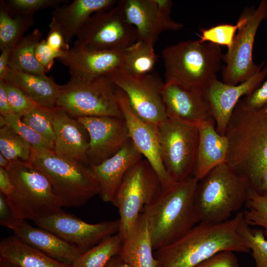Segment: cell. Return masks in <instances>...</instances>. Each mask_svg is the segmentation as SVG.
<instances>
[{"instance_id":"1","label":"cell","mask_w":267,"mask_h":267,"mask_svg":"<svg viewBox=\"0 0 267 267\" xmlns=\"http://www.w3.org/2000/svg\"><path fill=\"white\" fill-rule=\"evenodd\" d=\"M243 212L219 223L199 222L174 242L154 251L157 267H194L224 251L250 253L240 230Z\"/></svg>"},{"instance_id":"2","label":"cell","mask_w":267,"mask_h":267,"mask_svg":"<svg viewBox=\"0 0 267 267\" xmlns=\"http://www.w3.org/2000/svg\"><path fill=\"white\" fill-rule=\"evenodd\" d=\"M225 135L229 143L225 163L253 189L267 168V104L254 110L236 106Z\"/></svg>"},{"instance_id":"3","label":"cell","mask_w":267,"mask_h":267,"mask_svg":"<svg viewBox=\"0 0 267 267\" xmlns=\"http://www.w3.org/2000/svg\"><path fill=\"white\" fill-rule=\"evenodd\" d=\"M194 176L163 190L141 213L147 220L154 251L177 240L200 222L194 197Z\"/></svg>"},{"instance_id":"4","label":"cell","mask_w":267,"mask_h":267,"mask_svg":"<svg viewBox=\"0 0 267 267\" xmlns=\"http://www.w3.org/2000/svg\"><path fill=\"white\" fill-rule=\"evenodd\" d=\"M248 180L226 163L214 168L197 183L194 201L200 222L219 223L245 205Z\"/></svg>"},{"instance_id":"5","label":"cell","mask_w":267,"mask_h":267,"mask_svg":"<svg viewBox=\"0 0 267 267\" xmlns=\"http://www.w3.org/2000/svg\"><path fill=\"white\" fill-rule=\"evenodd\" d=\"M222 54L220 46L199 40H188L169 45L162 55L165 83L205 91L217 78Z\"/></svg>"},{"instance_id":"6","label":"cell","mask_w":267,"mask_h":267,"mask_svg":"<svg viewBox=\"0 0 267 267\" xmlns=\"http://www.w3.org/2000/svg\"><path fill=\"white\" fill-rule=\"evenodd\" d=\"M50 181L62 207H79L100 192L89 166L56 153L32 147L28 161Z\"/></svg>"},{"instance_id":"7","label":"cell","mask_w":267,"mask_h":267,"mask_svg":"<svg viewBox=\"0 0 267 267\" xmlns=\"http://www.w3.org/2000/svg\"><path fill=\"white\" fill-rule=\"evenodd\" d=\"M14 190L6 197L14 216L36 222L63 210L47 177L29 162H11L6 169Z\"/></svg>"},{"instance_id":"8","label":"cell","mask_w":267,"mask_h":267,"mask_svg":"<svg viewBox=\"0 0 267 267\" xmlns=\"http://www.w3.org/2000/svg\"><path fill=\"white\" fill-rule=\"evenodd\" d=\"M162 190L158 175L146 159H140L127 172L111 202L119 210L118 233L123 241L143 208L151 204Z\"/></svg>"},{"instance_id":"9","label":"cell","mask_w":267,"mask_h":267,"mask_svg":"<svg viewBox=\"0 0 267 267\" xmlns=\"http://www.w3.org/2000/svg\"><path fill=\"white\" fill-rule=\"evenodd\" d=\"M117 87L108 78L93 79L70 78L60 85L57 107L75 118L91 116L123 118Z\"/></svg>"},{"instance_id":"10","label":"cell","mask_w":267,"mask_h":267,"mask_svg":"<svg viewBox=\"0 0 267 267\" xmlns=\"http://www.w3.org/2000/svg\"><path fill=\"white\" fill-rule=\"evenodd\" d=\"M162 161L175 182L193 176L198 143V126L168 118L157 127Z\"/></svg>"},{"instance_id":"11","label":"cell","mask_w":267,"mask_h":267,"mask_svg":"<svg viewBox=\"0 0 267 267\" xmlns=\"http://www.w3.org/2000/svg\"><path fill=\"white\" fill-rule=\"evenodd\" d=\"M76 38L74 45L97 50H123L138 40L135 28L126 18L123 0L91 15Z\"/></svg>"},{"instance_id":"12","label":"cell","mask_w":267,"mask_h":267,"mask_svg":"<svg viewBox=\"0 0 267 267\" xmlns=\"http://www.w3.org/2000/svg\"><path fill=\"white\" fill-rule=\"evenodd\" d=\"M109 79L125 93L132 109L143 120L158 127L168 119L162 96L164 82L157 75L134 76L121 69Z\"/></svg>"},{"instance_id":"13","label":"cell","mask_w":267,"mask_h":267,"mask_svg":"<svg viewBox=\"0 0 267 267\" xmlns=\"http://www.w3.org/2000/svg\"><path fill=\"white\" fill-rule=\"evenodd\" d=\"M267 18V0H262L254 9L248 21L238 29L231 48L222 55L225 63L222 82L236 85L259 72L265 62L256 64L253 59L254 44L258 29Z\"/></svg>"},{"instance_id":"14","label":"cell","mask_w":267,"mask_h":267,"mask_svg":"<svg viewBox=\"0 0 267 267\" xmlns=\"http://www.w3.org/2000/svg\"><path fill=\"white\" fill-rule=\"evenodd\" d=\"M35 223L76 246L82 253L118 233L120 228L119 219L89 223L63 211Z\"/></svg>"},{"instance_id":"15","label":"cell","mask_w":267,"mask_h":267,"mask_svg":"<svg viewBox=\"0 0 267 267\" xmlns=\"http://www.w3.org/2000/svg\"><path fill=\"white\" fill-rule=\"evenodd\" d=\"M117 97L130 139L158 175L163 190L172 187L175 182L163 165L160 152L157 127L139 118L132 109L125 93L117 87Z\"/></svg>"},{"instance_id":"16","label":"cell","mask_w":267,"mask_h":267,"mask_svg":"<svg viewBox=\"0 0 267 267\" xmlns=\"http://www.w3.org/2000/svg\"><path fill=\"white\" fill-rule=\"evenodd\" d=\"M76 119L84 125L89 134L87 153L89 166L99 165L112 157L130 139L123 118L91 116Z\"/></svg>"},{"instance_id":"17","label":"cell","mask_w":267,"mask_h":267,"mask_svg":"<svg viewBox=\"0 0 267 267\" xmlns=\"http://www.w3.org/2000/svg\"><path fill=\"white\" fill-rule=\"evenodd\" d=\"M267 77V64L258 73L236 85L227 84L217 78L204 91L218 133L225 135L232 113L239 100L258 89Z\"/></svg>"},{"instance_id":"18","label":"cell","mask_w":267,"mask_h":267,"mask_svg":"<svg viewBox=\"0 0 267 267\" xmlns=\"http://www.w3.org/2000/svg\"><path fill=\"white\" fill-rule=\"evenodd\" d=\"M123 50H97L74 45L58 60L68 68L71 78H109L122 69Z\"/></svg>"},{"instance_id":"19","label":"cell","mask_w":267,"mask_h":267,"mask_svg":"<svg viewBox=\"0 0 267 267\" xmlns=\"http://www.w3.org/2000/svg\"><path fill=\"white\" fill-rule=\"evenodd\" d=\"M162 96L168 118L199 126L214 120L204 91L165 83Z\"/></svg>"},{"instance_id":"20","label":"cell","mask_w":267,"mask_h":267,"mask_svg":"<svg viewBox=\"0 0 267 267\" xmlns=\"http://www.w3.org/2000/svg\"><path fill=\"white\" fill-rule=\"evenodd\" d=\"M53 125L54 152L89 166L87 153L89 136L84 125L58 107L54 109Z\"/></svg>"},{"instance_id":"21","label":"cell","mask_w":267,"mask_h":267,"mask_svg":"<svg viewBox=\"0 0 267 267\" xmlns=\"http://www.w3.org/2000/svg\"><path fill=\"white\" fill-rule=\"evenodd\" d=\"M142 157L130 139L122 149L112 157L99 165L89 166L99 183V194L103 201L112 202L127 172Z\"/></svg>"},{"instance_id":"22","label":"cell","mask_w":267,"mask_h":267,"mask_svg":"<svg viewBox=\"0 0 267 267\" xmlns=\"http://www.w3.org/2000/svg\"><path fill=\"white\" fill-rule=\"evenodd\" d=\"M11 229L25 242L61 262L71 265L82 254L76 246L50 231L32 226L26 220L19 219Z\"/></svg>"},{"instance_id":"23","label":"cell","mask_w":267,"mask_h":267,"mask_svg":"<svg viewBox=\"0 0 267 267\" xmlns=\"http://www.w3.org/2000/svg\"><path fill=\"white\" fill-rule=\"evenodd\" d=\"M198 131V143L193 176L199 180L214 168L225 162L229 143L225 135L218 133L214 120L200 124Z\"/></svg>"},{"instance_id":"24","label":"cell","mask_w":267,"mask_h":267,"mask_svg":"<svg viewBox=\"0 0 267 267\" xmlns=\"http://www.w3.org/2000/svg\"><path fill=\"white\" fill-rule=\"evenodd\" d=\"M115 0H75L55 8L51 21L59 27L66 42L69 44L94 13L112 8Z\"/></svg>"},{"instance_id":"25","label":"cell","mask_w":267,"mask_h":267,"mask_svg":"<svg viewBox=\"0 0 267 267\" xmlns=\"http://www.w3.org/2000/svg\"><path fill=\"white\" fill-rule=\"evenodd\" d=\"M118 255L130 267H157L147 220L142 213L123 241Z\"/></svg>"},{"instance_id":"26","label":"cell","mask_w":267,"mask_h":267,"mask_svg":"<svg viewBox=\"0 0 267 267\" xmlns=\"http://www.w3.org/2000/svg\"><path fill=\"white\" fill-rule=\"evenodd\" d=\"M3 80L17 86L39 106L48 108L57 107L60 85L51 77L29 74L9 67Z\"/></svg>"},{"instance_id":"27","label":"cell","mask_w":267,"mask_h":267,"mask_svg":"<svg viewBox=\"0 0 267 267\" xmlns=\"http://www.w3.org/2000/svg\"><path fill=\"white\" fill-rule=\"evenodd\" d=\"M127 21L136 29L138 40L154 45L163 32L155 0H123Z\"/></svg>"},{"instance_id":"28","label":"cell","mask_w":267,"mask_h":267,"mask_svg":"<svg viewBox=\"0 0 267 267\" xmlns=\"http://www.w3.org/2000/svg\"><path fill=\"white\" fill-rule=\"evenodd\" d=\"M0 260L21 267H71V265L58 261L27 244L15 234L1 240Z\"/></svg>"},{"instance_id":"29","label":"cell","mask_w":267,"mask_h":267,"mask_svg":"<svg viewBox=\"0 0 267 267\" xmlns=\"http://www.w3.org/2000/svg\"><path fill=\"white\" fill-rule=\"evenodd\" d=\"M42 38L43 34L38 28L25 36L12 49L9 67L29 74L45 75L46 73L37 60L35 53L36 47Z\"/></svg>"},{"instance_id":"30","label":"cell","mask_w":267,"mask_h":267,"mask_svg":"<svg viewBox=\"0 0 267 267\" xmlns=\"http://www.w3.org/2000/svg\"><path fill=\"white\" fill-rule=\"evenodd\" d=\"M154 45L138 40L124 49L121 70L134 76L151 73L158 59Z\"/></svg>"},{"instance_id":"31","label":"cell","mask_w":267,"mask_h":267,"mask_svg":"<svg viewBox=\"0 0 267 267\" xmlns=\"http://www.w3.org/2000/svg\"><path fill=\"white\" fill-rule=\"evenodd\" d=\"M35 23L34 15L12 17L2 0L0 2V49L12 50Z\"/></svg>"},{"instance_id":"32","label":"cell","mask_w":267,"mask_h":267,"mask_svg":"<svg viewBox=\"0 0 267 267\" xmlns=\"http://www.w3.org/2000/svg\"><path fill=\"white\" fill-rule=\"evenodd\" d=\"M122 244L118 233L82 253L71 267H106L114 257L118 255Z\"/></svg>"},{"instance_id":"33","label":"cell","mask_w":267,"mask_h":267,"mask_svg":"<svg viewBox=\"0 0 267 267\" xmlns=\"http://www.w3.org/2000/svg\"><path fill=\"white\" fill-rule=\"evenodd\" d=\"M254 9V7L245 9L235 24H220L209 28H201L199 40L201 42L210 43L220 46H226L227 49H230L237 31L248 21Z\"/></svg>"},{"instance_id":"34","label":"cell","mask_w":267,"mask_h":267,"mask_svg":"<svg viewBox=\"0 0 267 267\" xmlns=\"http://www.w3.org/2000/svg\"><path fill=\"white\" fill-rule=\"evenodd\" d=\"M32 147L28 142L7 126L0 129V153L10 162H28Z\"/></svg>"},{"instance_id":"35","label":"cell","mask_w":267,"mask_h":267,"mask_svg":"<svg viewBox=\"0 0 267 267\" xmlns=\"http://www.w3.org/2000/svg\"><path fill=\"white\" fill-rule=\"evenodd\" d=\"M241 234L252 252L256 267H267V238L263 229L250 227L244 218L240 227Z\"/></svg>"},{"instance_id":"36","label":"cell","mask_w":267,"mask_h":267,"mask_svg":"<svg viewBox=\"0 0 267 267\" xmlns=\"http://www.w3.org/2000/svg\"><path fill=\"white\" fill-rule=\"evenodd\" d=\"M243 212L246 222L250 226L263 228L267 238V196L251 188Z\"/></svg>"},{"instance_id":"37","label":"cell","mask_w":267,"mask_h":267,"mask_svg":"<svg viewBox=\"0 0 267 267\" xmlns=\"http://www.w3.org/2000/svg\"><path fill=\"white\" fill-rule=\"evenodd\" d=\"M54 108L37 106L22 118V121L48 140L54 142L55 134L53 125Z\"/></svg>"},{"instance_id":"38","label":"cell","mask_w":267,"mask_h":267,"mask_svg":"<svg viewBox=\"0 0 267 267\" xmlns=\"http://www.w3.org/2000/svg\"><path fill=\"white\" fill-rule=\"evenodd\" d=\"M5 118L7 126L21 136L32 147L54 151V142L48 140L25 123L21 117L13 114Z\"/></svg>"},{"instance_id":"39","label":"cell","mask_w":267,"mask_h":267,"mask_svg":"<svg viewBox=\"0 0 267 267\" xmlns=\"http://www.w3.org/2000/svg\"><path fill=\"white\" fill-rule=\"evenodd\" d=\"M9 13L12 15H34L36 12L56 8L65 0H2Z\"/></svg>"},{"instance_id":"40","label":"cell","mask_w":267,"mask_h":267,"mask_svg":"<svg viewBox=\"0 0 267 267\" xmlns=\"http://www.w3.org/2000/svg\"><path fill=\"white\" fill-rule=\"evenodd\" d=\"M8 99L14 114L22 118L37 106L36 103L19 88L10 82L3 80Z\"/></svg>"},{"instance_id":"41","label":"cell","mask_w":267,"mask_h":267,"mask_svg":"<svg viewBox=\"0 0 267 267\" xmlns=\"http://www.w3.org/2000/svg\"><path fill=\"white\" fill-rule=\"evenodd\" d=\"M67 52L53 49L47 44L45 39H43L37 44L35 53L37 60L46 73L52 67L54 59L64 57Z\"/></svg>"},{"instance_id":"42","label":"cell","mask_w":267,"mask_h":267,"mask_svg":"<svg viewBox=\"0 0 267 267\" xmlns=\"http://www.w3.org/2000/svg\"><path fill=\"white\" fill-rule=\"evenodd\" d=\"M267 104V77L262 85L249 95L243 97L237 105L246 110L257 109Z\"/></svg>"},{"instance_id":"43","label":"cell","mask_w":267,"mask_h":267,"mask_svg":"<svg viewBox=\"0 0 267 267\" xmlns=\"http://www.w3.org/2000/svg\"><path fill=\"white\" fill-rule=\"evenodd\" d=\"M157 3L159 21L163 31L166 30L178 31L184 25L173 20L171 17L173 2L170 0H155Z\"/></svg>"},{"instance_id":"44","label":"cell","mask_w":267,"mask_h":267,"mask_svg":"<svg viewBox=\"0 0 267 267\" xmlns=\"http://www.w3.org/2000/svg\"><path fill=\"white\" fill-rule=\"evenodd\" d=\"M194 267H239V266L234 252L224 251L215 254Z\"/></svg>"},{"instance_id":"45","label":"cell","mask_w":267,"mask_h":267,"mask_svg":"<svg viewBox=\"0 0 267 267\" xmlns=\"http://www.w3.org/2000/svg\"><path fill=\"white\" fill-rule=\"evenodd\" d=\"M45 41L53 49L58 51H68L70 49L68 44L57 25L52 21L49 25V31Z\"/></svg>"},{"instance_id":"46","label":"cell","mask_w":267,"mask_h":267,"mask_svg":"<svg viewBox=\"0 0 267 267\" xmlns=\"http://www.w3.org/2000/svg\"><path fill=\"white\" fill-rule=\"evenodd\" d=\"M19 219L13 214L6 197L0 193V224L11 229Z\"/></svg>"},{"instance_id":"47","label":"cell","mask_w":267,"mask_h":267,"mask_svg":"<svg viewBox=\"0 0 267 267\" xmlns=\"http://www.w3.org/2000/svg\"><path fill=\"white\" fill-rule=\"evenodd\" d=\"M14 190L13 182L8 171L0 167V193L5 197L11 195Z\"/></svg>"},{"instance_id":"48","label":"cell","mask_w":267,"mask_h":267,"mask_svg":"<svg viewBox=\"0 0 267 267\" xmlns=\"http://www.w3.org/2000/svg\"><path fill=\"white\" fill-rule=\"evenodd\" d=\"M0 114L5 117L14 114L7 98L3 80L0 81Z\"/></svg>"},{"instance_id":"49","label":"cell","mask_w":267,"mask_h":267,"mask_svg":"<svg viewBox=\"0 0 267 267\" xmlns=\"http://www.w3.org/2000/svg\"><path fill=\"white\" fill-rule=\"evenodd\" d=\"M12 50L3 49L0 55V81L4 80L5 74L9 68V59Z\"/></svg>"},{"instance_id":"50","label":"cell","mask_w":267,"mask_h":267,"mask_svg":"<svg viewBox=\"0 0 267 267\" xmlns=\"http://www.w3.org/2000/svg\"><path fill=\"white\" fill-rule=\"evenodd\" d=\"M252 189L261 195L267 196V168L263 172L256 186Z\"/></svg>"},{"instance_id":"51","label":"cell","mask_w":267,"mask_h":267,"mask_svg":"<svg viewBox=\"0 0 267 267\" xmlns=\"http://www.w3.org/2000/svg\"><path fill=\"white\" fill-rule=\"evenodd\" d=\"M106 267H130L119 255L114 257Z\"/></svg>"},{"instance_id":"52","label":"cell","mask_w":267,"mask_h":267,"mask_svg":"<svg viewBox=\"0 0 267 267\" xmlns=\"http://www.w3.org/2000/svg\"><path fill=\"white\" fill-rule=\"evenodd\" d=\"M10 161L0 153V167L6 169L10 164Z\"/></svg>"},{"instance_id":"53","label":"cell","mask_w":267,"mask_h":267,"mask_svg":"<svg viewBox=\"0 0 267 267\" xmlns=\"http://www.w3.org/2000/svg\"><path fill=\"white\" fill-rule=\"evenodd\" d=\"M0 267H21L10 262L0 260Z\"/></svg>"},{"instance_id":"54","label":"cell","mask_w":267,"mask_h":267,"mask_svg":"<svg viewBox=\"0 0 267 267\" xmlns=\"http://www.w3.org/2000/svg\"><path fill=\"white\" fill-rule=\"evenodd\" d=\"M7 126L5 118L4 116L0 115V128Z\"/></svg>"},{"instance_id":"55","label":"cell","mask_w":267,"mask_h":267,"mask_svg":"<svg viewBox=\"0 0 267 267\" xmlns=\"http://www.w3.org/2000/svg\"></svg>"}]
</instances>
